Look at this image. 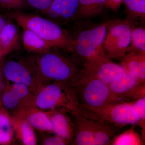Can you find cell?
Instances as JSON below:
<instances>
[{
    "mask_svg": "<svg viewBox=\"0 0 145 145\" xmlns=\"http://www.w3.org/2000/svg\"><path fill=\"white\" fill-rule=\"evenodd\" d=\"M79 0H53L49 8L44 13L54 22H66L75 19Z\"/></svg>",
    "mask_w": 145,
    "mask_h": 145,
    "instance_id": "14",
    "label": "cell"
},
{
    "mask_svg": "<svg viewBox=\"0 0 145 145\" xmlns=\"http://www.w3.org/2000/svg\"><path fill=\"white\" fill-rule=\"evenodd\" d=\"M34 105L44 111L62 110L69 113L78 111L80 108L74 87L59 82L41 86L35 95Z\"/></svg>",
    "mask_w": 145,
    "mask_h": 145,
    "instance_id": "4",
    "label": "cell"
},
{
    "mask_svg": "<svg viewBox=\"0 0 145 145\" xmlns=\"http://www.w3.org/2000/svg\"><path fill=\"white\" fill-rule=\"evenodd\" d=\"M14 135L21 144L24 145H35L37 139L34 129L24 119L11 117Z\"/></svg>",
    "mask_w": 145,
    "mask_h": 145,
    "instance_id": "17",
    "label": "cell"
},
{
    "mask_svg": "<svg viewBox=\"0 0 145 145\" xmlns=\"http://www.w3.org/2000/svg\"></svg>",
    "mask_w": 145,
    "mask_h": 145,
    "instance_id": "33",
    "label": "cell"
},
{
    "mask_svg": "<svg viewBox=\"0 0 145 145\" xmlns=\"http://www.w3.org/2000/svg\"><path fill=\"white\" fill-rule=\"evenodd\" d=\"M132 22L112 20L109 25L103 43L104 50L109 58L120 59L127 52L131 41Z\"/></svg>",
    "mask_w": 145,
    "mask_h": 145,
    "instance_id": "7",
    "label": "cell"
},
{
    "mask_svg": "<svg viewBox=\"0 0 145 145\" xmlns=\"http://www.w3.org/2000/svg\"><path fill=\"white\" fill-rule=\"evenodd\" d=\"M3 73L8 80L27 86L34 95L42 86L34 59L9 61L4 66Z\"/></svg>",
    "mask_w": 145,
    "mask_h": 145,
    "instance_id": "8",
    "label": "cell"
},
{
    "mask_svg": "<svg viewBox=\"0 0 145 145\" xmlns=\"http://www.w3.org/2000/svg\"><path fill=\"white\" fill-rule=\"evenodd\" d=\"M23 30V44L24 48L29 52L42 54L48 52L53 48L48 42L34 32L27 29Z\"/></svg>",
    "mask_w": 145,
    "mask_h": 145,
    "instance_id": "19",
    "label": "cell"
},
{
    "mask_svg": "<svg viewBox=\"0 0 145 145\" xmlns=\"http://www.w3.org/2000/svg\"><path fill=\"white\" fill-rule=\"evenodd\" d=\"M145 82L126 71L108 85L111 95V104L124 103L128 100L140 99L142 93V86Z\"/></svg>",
    "mask_w": 145,
    "mask_h": 145,
    "instance_id": "9",
    "label": "cell"
},
{
    "mask_svg": "<svg viewBox=\"0 0 145 145\" xmlns=\"http://www.w3.org/2000/svg\"><path fill=\"white\" fill-rule=\"evenodd\" d=\"M1 88H0V101H1Z\"/></svg>",
    "mask_w": 145,
    "mask_h": 145,
    "instance_id": "32",
    "label": "cell"
},
{
    "mask_svg": "<svg viewBox=\"0 0 145 145\" xmlns=\"http://www.w3.org/2000/svg\"><path fill=\"white\" fill-rule=\"evenodd\" d=\"M14 135L11 116L5 108H0V145L10 144Z\"/></svg>",
    "mask_w": 145,
    "mask_h": 145,
    "instance_id": "21",
    "label": "cell"
},
{
    "mask_svg": "<svg viewBox=\"0 0 145 145\" xmlns=\"http://www.w3.org/2000/svg\"><path fill=\"white\" fill-rule=\"evenodd\" d=\"M69 114L74 125L73 144L105 145L110 142L115 126L99 114L86 109Z\"/></svg>",
    "mask_w": 145,
    "mask_h": 145,
    "instance_id": "1",
    "label": "cell"
},
{
    "mask_svg": "<svg viewBox=\"0 0 145 145\" xmlns=\"http://www.w3.org/2000/svg\"><path fill=\"white\" fill-rule=\"evenodd\" d=\"M131 52L145 54V29L143 27H133L131 41L127 53Z\"/></svg>",
    "mask_w": 145,
    "mask_h": 145,
    "instance_id": "22",
    "label": "cell"
},
{
    "mask_svg": "<svg viewBox=\"0 0 145 145\" xmlns=\"http://www.w3.org/2000/svg\"><path fill=\"white\" fill-rule=\"evenodd\" d=\"M53 127L52 133L65 139L69 144L73 140L74 125L73 121L62 110L46 112Z\"/></svg>",
    "mask_w": 145,
    "mask_h": 145,
    "instance_id": "15",
    "label": "cell"
},
{
    "mask_svg": "<svg viewBox=\"0 0 145 145\" xmlns=\"http://www.w3.org/2000/svg\"><path fill=\"white\" fill-rule=\"evenodd\" d=\"M20 36L15 25L7 22L0 31V50L5 55L19 46Z\"/></svg>",
    "mask_w": 145,
    "mask_h": 145,
    "instance_id": "18",
    "label": "cell"
},
{
    "mask_svg": "<svg viewBox=\"0 0 145 145\" xmlns=\"http://www.w3.org/2000/svg\"><path fill=\"white\" fill-rule=\"evenodd\" d=\"M68 144L66 140L56 135L46 137L42 141V144L44 145H65Z\"/></svg>",
    "mask_w": 145,
    "mask_h": 145,
    "instance_id": "28",
    "label": "cell"
},
{
    "mask_svg": "<svg viewBox=\"0 0 145 145\" xmlns=\"http://www.w3.org/2000/svg\"><path fill=\"white\" fill-rule=\"evenodd\" d=\"M83 67V71L87 74L108 85L126 71L121 65L112 62L108 57L84 63Z\"/></svg>",
    "mask_w": 145,
    "mask_h": 145,
    "instance_id": "12",
    "label": "cell"
},
{
    "mask_svg": "<svg viewBox=\"0 0 145 145\" xmlns=\"http://www.w3.org/2000/svg\"><path fill=\"white\" fill-rule=\"evenodd\" d=\"M99 114L114 126L122 127L128 125H142L141 120L134 110L132 102L110 104Z\"/></svg>",
    "mask_w": 145,
    "mask_h": 145,
    "instance_id": "10",
    "label": "cell"
},
{
    "mask_svg": "<svg viewBox=\"0 0 145 145\" xmlns=\"http://www.w3.org/2000/svg\"><path fill=\"white\" fill-rule=\"evenodd\" d=\"M107 0H79L76 18L85 19L99 16L106 7Z\"/></svg>",
    "mask_w": 145,
    "mask_h": 145,
    "instance_id": "20",
    "label": "cell"
},
{
    "mask_svg": "<svg viewBox=\"0 0 145 145\" xmlns=\"http://www.w3.org/2000/svg\"><path fill=\"white\" fill-rule=\"evenodd\" d=\"M7 22L4 18L0 16V31L5 26Z\"/></svg>",
    "mask_w": 145,
    "mask_h": 145,
    "instance_id": "30",
    "label": "cell"
},
{
    "mask_svg": "<svg viewBox=\"0 0 145 145\" xmlns=\"http://www.w3.org/2000/svg\"><path fill=\"white\" fill-rule=\"evenodd\" d=\"M123 0H107L106 7L113 12H117L123 4Z\"/></svg>",
    "mask_w": 145,
    "mask_h": 145,
    "instance_id": "29",
    "label": "cell"
},
{
    "mask_svg": "<svg viewBox=\"0 0 145 145\" xmlns=\"http://www.w3.org/2000/svg\"><path fill=\"white\" fill-rule=\"evenodd\" d=\"M74 88L80 107L99 114L111 104L108 85L88 75L83 69L81 78Z\"/></svg>",
    "mask_w": 145,
    "mask_h": 145,
    "instance_id": "5",
    "label": "cell"
},
{
    "mask_svg": "<svg viewBox=\"0 0 145 145\" xmlns=\"http://www.w3.org/2000/svg\"><path fill=\"white\" fill-rule=\"evenodd\" d=\"M5 54L1 50H0V59L3 57L4 56H5Z\"/></svg>",
    "mask_w": 145,
    "mask_h": 145,
    "instance_id": "31",
    "label": "cell"
},
{
    "mask_svg": "<svg viewBox=\"0 0 145 145\" xmlns=\"http://www.w3.org/2000/svg\"><path fill=\"white\" fill-rule=\"evenodd\" d=\"M13 116L24 119L39 131L52 133V123L46 112L38 108L35 105L16 112Z\"/></svg>",
    "mask_w": 145,
    "mask_h": 145,
    "instance_id": "13",
    "label": "cell"
},
{
    "mask_svg": "<svg viewBox=\"0 0 145 145\" xmlns=\"http://www.w3.org/2000/svg\"><path fill=\"white\" fill-rule=\"evenodd\" d=\"M132 105L134 110L141 120V127L143 129H145V96L132 102Z\"/></svg>",
    "mask_w": 145,
    "mask_h": 145,
    "instance_id": "25",
    "label": "cell"
},
{
    "mask_svg": "<svg viewBox=\"0 0 145 145\" xmlns=\"http://www.w3.org/2000/svg\"><path fill=\"white\" fill-rule=\"evenodd\" d=\"M35 95L30 88L22 84L13 83L7 87L1 95V102L8 110L15 112L34 105Z\"/></svg>",
    "mask_w": 145,
    "mask_h": 145,
    "instance_id": "11",
    "label": "cell"
},
{
    "mask_svg": "<svg viewBox=\"0 0 145 145\" xmlns=\"http://www.w3.org/2000/svg\"><path fill=\"white\" fill-rule=\"evenodd\" d=\"M11 17L23 29L34 32L52 47L72 51L73 39L66 30L49 19L20 12L11 13Z\"/></svg>",
    "mask_w": 145,
    "mask_h": 145,
    "instance_id": "2",
    "label": "cell"
},
{
    "mask_svg": "<svg viewBox=\"0 0 145 145\" xmlns=\"http://www.w3.org/2000/svg\"><path fill=\"white\" fill-rule=\"evenodd\" d=\"M40 82L53 81L75 86L81 78L82 69L76 67L70 60L57 52L39 54L34 58Z\"/></svg>",
    "mask_w": 145,
    "mask_h": 145,
    "instance_id": "3",
    "label": "cell"
},
{
    "mask_svg": "<svg viewBox=\"0 0 145 145\" xmlns=\"http://www.w3.org/2000/svg\"><path fill=\"white\" fill-rule=\"evenodd\" d=\"M129 16L128 20L144 19L145 0H123V3Z\"/></svg>",
    "mask_w": 145,
    "mask_h": 145,
    "instance_id": "23",
    "label": "cell"
},
{
    "mask_svg": "<svg viewBox=\"0 0 145 145\" xmlns=\"http://www.w3.org/2000/svg\"><path fill=\"white\" fill-rule=\"evenodd\" d=\"M25 0H0V6L7 9H20L22 8Z\"/></svg>",
    "mask_w": 145,
    "mask_h": 145,
    "instance_id": "27",
    "label": "cell"
},
{
    "mask_svg": "<svg viewBox=\"0 0 145 145\" xmlns=\"http://www.w3.org/2000/svg\"><path fill=\"white\" fill-rule=\"evenodd\" d=\"M112 21H107L81 31L76 39L73 40L72 51H75L84 63L107 57L103 43L108 27Z\"/></svg>",
    "mask_w": 145,
    "mask_h": 145,
    "instance_id": "6",
    "label": "cell"
},
{
    "mask_svg": "<svg viewBox=\"0 0 145 145\" xmlns=\"http://www.w3.org/2000/svg\"><path fill=\"white\" fill-rule=\"evenodd\" d=\"M31 7L44 13L49 8L53 0H26Z\"/></svg>",
    "mask_w": 145,
    "mask_h": 145,
    "instance_id": "26",
    "label": "cell"
},
{
    "mask_svg": "<svg viewBox=\"0 0 145 145\" xmlns=\"http://www.w3.org/2000/svg\"><path fill=\"white\" fill-rule=\"evenodd\" d=\"M113 145H144L143 140L134 128V125L130 129L117 136L112 142Z\"/></svg>",
    "mask_w": 145,
    "mask_h": 145,
    "instance_id": "24",
    "label": "cell"
},
{
    "mask_svg": "<svg viewBox=\"0 0 145 145\" xmlns=\"http://www.w3.org/2000/svg\"><path fill=\"white\" fill-rule=\"evenodd\" d=\"M125 70L140 80L145 81V54L127 52L120 59Z\"/></svg>",
    "mask_w": 145,
    "mask_h": 145,
    "instance_id": "16",
    "label": "cell"
}]
</instances>
